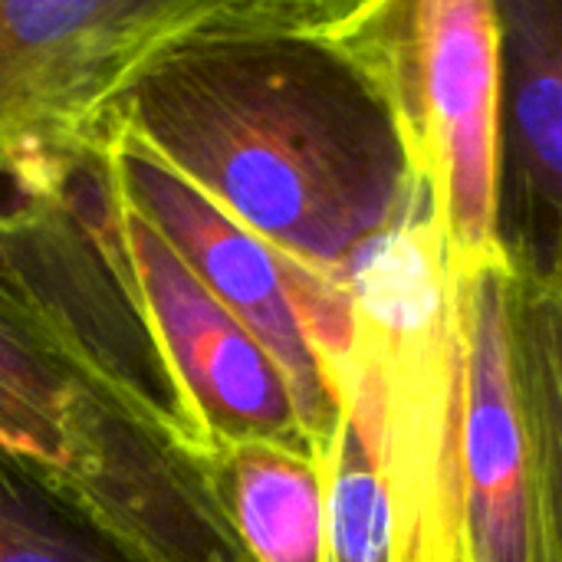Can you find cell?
Listing matches in <instances>:
<instances>
[{"mask_svg": "<svg viewBox=\"0 0 562 562\" xmlns=\"http://www.w3.org/2000/svg\"><path fill=\"white\" fill-rule=\"evenodd\" d=\"M507 263L464 280V553L468 562H553L543 497L504 339Z\"/></svg>", "mask_w": 562, "mask_h": 562, "instance_id": "obj_9", "label": "cell"}, {"mask_svg": "<svg viewBox=\"0 0 562 562\" xmlns=\"http://www.w3.org/2000/svg\"><path fill=\"white\" fill-rule=\"evenodd\" d=\"M221 0H0V145L86 142L132 69Z\"/></svg>", "mask_w": 562, "mask_h": 562, "instance_id": "obj_6", "label": "cell"}, {"mask_svg": "<svg viewBox=\"0 0 562 562\" xmlns=\"http://www.w3.org/2000/svg\"><path fill=\"white\" fill-rule=\"evenodd\" d=\"M138 296L99 138L0 145V454L155 562H254Z\"/></svg>", "mask_w": 562, "mask_h": 562, "instance_id": "obj_1", "label": "cell"}, {"mask_svg": "<svg viewBox=\"0 0 562 562\" xmlns=\"http://www.w3.org/2000/svg\"><path fill=\"white\" fill-rule=\"evenodd\" d=\"M349 286L356 352L339 405L385 481L395 562H468L464 280L448 260L425 191L352 263Z\"/></svg>", "mask_w": 562, "mask_h": 562, "instance_id": "obj_3", "label": "cell"}, {"mask_svg": "<svg viewBox=\"0 0 562 562\" xmlns=\"http://www.w3.org/2000/svg\"><path fill=\"white\" fill-rule=\"evenodd\" d=\"M504 339L537 461L550 557L562 562V290L507 267Z\"/></svg>", "mask_w": 562, "mask_h": 562, "instance_id": "obj_11", "label": "cell"}, {"mask_svg": "<svg viewBox=\"0 0 562 562\" xmlns=\"http://www.w3.org/2000/svg\"><path fill=\"white\" fill-rule=\"evenodd\" d=\"M122 234L155 339L211 445H277L319 458L260 339L125 201Z\"/></svg>", "mask_w": 562, "mask_h": 562, "instance_id": "obj_7", "label": "cell"}, {"mask_svg": "<svg viewBox=\"0 0 562 562\" xmlns=\"http://www.w3.org/2000/svg\"><path fill=\"white\" fill-rule=\"evenodd\" d=\"M0 562H155L43 471L0 454Z\"/></svg>", "mask_w": 562, "mask_h": 562, "instance_id": "obj_12", "label": "cell"}, {"mask_svg": "<svg viewBox=\"0 0 562 562\" xmlns=\"http://www.w3.org/2000/svg\"><path fill=\"white\" fill-rule=\"evenodd\" d=\"M326 562H395L385 481L356 425L346 418L326 454Z\"/></svg>", "mask_w": 562, "mask_h": 562, "instance_id": "obj_13", "label": "cell"}, {"mask_svg": "<svg viewBox=\"0 0 562 562\" xmlns=\"http://www.w3.org/2000/svg\"><path fill=\"white\" fill-rule=\"evenodd\" d=\"M119 198L148 221L188 270L260 339L290 382L306 438L326 461L342 405L293 303V260L237 224L122 128H102Z\"/></svg>", "mask_w": 562, "mask_h": 562, "instance_id": "obj_5", "label": "cell"}, {"mask_svg": "<svg viewBox=\"0 0 562 562\" xmlns=\"http://www.w3.org/2000/svg\"><path fill=\"white\" fill-rule=\"evenodd\" d=\"M497 244L510 270L562 290V0H497Z\"/></svg>", "mask_w": 562, "mask_h": 562, "instance_id": "obj_8", "label": "cell"}, {"mask_svg": "<svg viewBox=\"0 0 562 562\" xmlns=\"http://www.w3.org/2000/svg\"><path fill=\"white\" fill-rule=\"evenodd\" d=\"M211 494L254 562H326V464L277 445H211Z\"/></svg>", "mask_w": 562, "mask_h": 562, "instance_id": "obj_10", "label": "cell"}, {"mask_svg": "<svg viewBox=\"0 0 562 562\" xmlns=\"http://www.w3.org/2000/svg\"><path fill=\"white\" fill-rule=\"evenodd\" d=\"M333 0H221L112 95L122 128L283 257L349 280L422 184L369 69L326 30Z\"/></svg>", "mask_w": 562, "mask_h": 562, "instance_id": "obj_2", "label": "cell"}, {"mask_svg": "<svg viewBox=\"0 0 562 562\" xmlns=\"http://www.w3.org/2000/svg\"><path fill=\"white\" fill-rule=\"evenodd\" d=\"M326 30L392 105L454 273L504 260L497 0H333Z\"/></svg>", "mask_w": 562, "mask_h": 562, "instance_id": "obj_4", "label": "cell"}]
</instances>
